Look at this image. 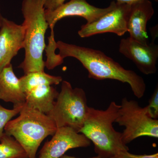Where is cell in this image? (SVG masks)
Wrapping results in <instances>:
<instances>
[{
    "label": "cell",
    "mask_w": 158,
    "mask_h": 158,
    "mask_svg": "<svg viewBox=\"0 0 158 158\" xmlns=\"http://www.w3.org/2000/svg\"><path fill=\"white\" fill-rule=\"evenodd\" d=\"M56 48L62 59L71 57L79 60L88 71L90 78L110 79L127 83L135 96L138 98L144 96L146 89L144 79L134 71L125 69L101 51L62 41L56 42Z\"/></svg>",
    "instance_id": "cell-1"
},
{
    "label": "cell",
    "mask_w": 158,
    "mask_h": 158,
    "mask_svg": "<svg viewBox=\"0 0 158 158\" xmlns=\"http://www.w3.org/2000/svg\"><path fill=\"white\" fill-rule=\"evenodd\" d=\"M46 0H23L21 11L24 20L25 58L18 66L25 74L44 71L45 35L48 24L46 19L44 4Z\"/></svg>",
    "instance_id": "cell-2"
},
{
    "label": "cell",
    "mask_w": 158,
    "mask_h": 158,
    "mask_svg": "<svg viewBox=\"0 0 158 158\" xmlns=\"http://www.w3.org/2000/svg\"><path fill=\"white\" fill-rule=\"evenodd\" d=\"M120 107L115 102H111L106 110L89 107L87 118L79 131L93 142L94 151L102 158H112L120 152L129 150L123 141L122 133L113 127Z\"/></svg>",
    "instance_id": "cell-3"
},
{
    "label": "cell",
    "mask_w": 158,
    "mask_h": 158,
    "mask_svg": "<svg viewBox=\"0 0 158 158\" xmlns=\"http://www.w3.org/2000/svg\"><path fill=\"white\" fill-rule=\"evenodd\" d=\"M57 127L48 115L27 106H23L19 116L8 123L4 132L14 137L25 151L29 158H37L40 144L45 138L53 136Z\"/></svg>",
    "instance_id": "cell-4"
},
{
    "label": "cell",
    "mask_w": 158,
    "mask_h": 158,
    "mask_svg": "<svg viewBox=\"0 0 158 158\" xmlns=\"http://www.w3.org/2000/svg\"><path fill=\"white\" fill-rule=\"evenodd\" d=\"M82 88H73L69 82L62 81L53 108L48 114L57 128H72L79 133L88 116L90 107Z\"/></svg>",
    "instance_id": "cell-5"
},
{
    "label": "cell",
    "mask_w": 158,
    "mask_h": 158,
    "mask_svg": "<svg viewBox=\"0 0 158 158\" xmlns=\"http://www.w3.org/2000/svg\"><path fill=\"white\" fill-rule=\"evenodd\" d=\"M116 123L125 127L122 133L126 145L142 136L158 138V120L151 118L146 108L141 107L136 101L122 99L119 116Z\"/></svg>",
    "instance_id": "cell-6"
},
{
    "label": "cell",
    "mask_w": 158,
    "mask_h": 158,
    "mask_svg": "<svg viewBox=\"0 0 158 158\" xmlns=\"http://www.w3.org/2000/svg\"><path fill=\"white\" fill-rule=\"evenodd\" d=\"M131 4L116 2V6L98 19L85 24L78 32L82 38H86L106 33L122 36L127 32V23Z\"/></svg>",
    "instance_id": "cell-7"
},
{
    "label": "cell",
    "mask_w": 158,
    "mask_h": 158,
    "mask_svg": "<svg viewBox=\"0 0 158 158\" xmlns=\"http://www.w3.org/2000/svg\"><path fill=\"white\" fill-rule=\"evenodd\" d=\"M116 4V2L113 1L107 8H99L90 5L87 0H70L53 11L45 10L46 19L51 29V33H54L55 25L64 18L80 16L85 19L87 23H90L111 11Z\"/></svg>",
    "instance_id": "cell-8"
},
{
    "label": "cell",
    "mask_w": 158,
    "mask_h": 158,
    "mask_svg": "<svg viewBox=\"0 0 158 158\" xmlns=\"http://www.w3.org/2000/svg\"><path fill=\"white\" fill-rule=\"evenodd\" d=\"M52 136L40 150L38 158H60L69 150L88 147L91 144L83 134L69 127L58 128Z\"/></svg>",
    "instance_id": "cell-9"
},
{
    "label": "cell",
    "mask_w": 158,
    "mask_h": 158,
    "mask_svg": "<svg viewBox=\"0 0 158 158\" xmlns=\"http://www.w3.org/2000/svg\"><path fill=\"white\" fill-rule=\"evenodd\" d=\"M118 50L131 60L144 74H153L156 72L158 45L154 42L143 45L129 37L121 40Z\"/></svg>",
    "instance_id": "cell-10"
},
{
    "label": "cell",
    "mask_w": 158,
    "mask_h": 158,
    "mask_svg": "<svg viewBox=\"0 0 158 158\" xmlns=\"http://www.w3.org/2000/svg\"><path fill=\"white\" fill-rule=\"evenodd\" d=\"M24 30L19 25L4 17L0 29V72L11 64L19 51L24 48Z\"/></svg>",
    "instance_id": "cell-11"
},
{
    "label": "cell",
    "mask_w": 158,
    "mask_h": 158,
    "mask_svg": "<svg viewBox=\"0 0 158 158\" xmlns=\"http://www.w3.org/2000/svg\"><path fill=\"white\" fill-rule=\"evenodd\" d=\"M154 14V9L150 0H139L131 4L127 23L130 38L143 45L148 44L147 23Z\"/></svg>",
    "instance_id": "cell-12"
},
{
    "label": "cell",
    "mask_w": 158,
    "mask_h": 158,
    "mask_svg": "<svg viewBox=\"0 0 158 158\" xmlns=\"http://www.w3.org/2000/svg\"><path fill=\"white\" fill-rule=\"evenodd\" d=\"M0 100L12 103L13 108L23 106L26 103L25 94L11 63L0 72Z\"/></svg>",
    "instance_id": "cell-13"
},
{
    "label": "cell",
    "mask_w": 158,
    "mask_h": 158,
    "mask_svg": "<svg viewBox=\"0 0 158 158\" xmlns=\"http://www.w3.org/2000/svg\"><path fill=\"white\" fill-rule=\"evenodd\" d=\"M59 93L56 88L51 85L37 86L25 93V104L48 115L53 108Z\"/></svg>",
    "instance_id": "cell-14"
},
{
    "label": "cell",
    "mask_w": 158,
    "mask_h": 158,
    "mask_svg": "<svg viewBox=\"0 0 158 158\" xmlns=\"http://www.w3.org/2000/svg\"><path fill=\"white\" fill-rule=\"evenodd\" d=\"M25 94L35 87L43 85H58L62 81V77L54 76L44 71H37L26 74L19 78Z\"/></svg>",
    "instance_id": "cell-15"
},
{
    "label": "cell",
    "mask_w": 158,
    "mask_h": 158,
    "mask_svg": "<svg viewBox=\"0 0 158 158\" xmlns=\"http://www.w3.org/2000/svg\"><path fill=\"white\" fill-rule=\"evenodd\" d=\"M27 156L22 146L12 136L4 132L0 138V158Z\"/></svg>",
    "instance_id": "cell-16"
},
{
    "label": "cell",
    "mask_w": 158,
    "mask_h": 158,
    "mask_svg": "<svg viewBox=\"0 0 158 158\" xmlns=\"http://www.w3.org/2000/svg\"><path fill=\"white\" fill-rule=\"evenodd\" d=\"M23 107L13 108L12 110H8L3 107L0 104V138L4 134L6 124L11 118L19 113Z\"/></svg>",
    "instance_id": "cell-17"
},
{
    "label": "cell",
    "mask_w": 158,
    "mask_h": 158,
    "mask_svg": "<svg viewBox=\"0 0 158 158\" xmlns=\"http://www.w3.org/2000/svg\"><path fill=\"white\" fill-rule=\"evenodd\" d=\"M147 113L151 118L157 119L158 117V88L156 87L152 96L150 98L148 105L145 107Z\"/></svg>",
    "instance_id": "cell-18"
},
{
    "label": "cell",
    "mask_w": 158,
    "mask_h": 158,
    "mask_svg": "<svg viewBox=\"0 0 158 158\" xmlns=\"http://www.w3.org/2000/svg\"><path fill=\"white\" fill-rule=\"evenodd\" d=\"M112 158H158V153L152 155H135L129 151H121Z\"/></svg>",
    "instance_id": "cell-19"
},
{
    "label": "cell",
    "mask_w": 158,
    "mask_h": 158,
    "mask_svg": "<svg viewBox=\"0 0 158 158\" xmlns=\"http://www.w3.org/2000/svg\"><path fill=\"white\" fill-rule=\"evenodd\" d=\"M66 0H46L44 4L45 10L53 11L65 3Z\"/></svg>",
    "instance_id": "cell-20"
},
{
    "label": "cell",
    "mask_w": 158,
    "mask_h": 158,
    "mask_svg": "<svg viewBox=\"0 0 158 158\" xmlns=\"http://www.w3.org/2000/svg\"><path fill=\"white\" fill-rule=\"evenodd\" d=\"M151 36L152 37V42H154L155 40L157 37L158 34V25L156 26L155 27H153L151 28Z\"/></svg>",
    "instance_id": "cell-21"
},
{
    "label": "cell",
    "mask_w": 158,
    "mask_h": 158,
    "mask_svg": "<svg viewBox=\"0 0 158 158\" xmlns=\"http://www.w3.org/2000/svg\"><path fill=\"white\" fill-rule=\"evenodd\" d=\"M117 2L119 3H126V4H131L132 3L139 1V0H116ZM155 2H157L158 0H153Z\"/></svg>",
    "instance_id": "cell-22"
},
{
    "label": "cell",
    "mask_w": 158,
    "mask_h": 158,
    "mask_svg": "<svg viewBox=\"0 0 158 158\" xmlns=\"http://www.w3.org/2000/svg\"><path fill=\"white\" fill-rule=\"evenodd\" d=\"M60 158H79L71 156H69L68 155H64L62 156V157H61ZM88 158H102L101 157L99 156H96Z\"/></svg>",
    "instance_id": "cell-23"
},
{
    "label": "cell",
    "mask_w": 158,
    "mask_h": 158,
    "mask_svg": "<svg viewBox=\"0 0 158 158\" xmlns=\"http://www.w3.org/2000/svg\"><path fill=\"white\" fill-rule=\"evenodd\" d=\"M4 17L2 15V12H1V5H0V29L1 28L2 25V23L3 19H4Z\"/></svg>",
    "instance_id": "cell-24"
},
{
    "label": "cell",
    "mask_w": 158,
    "mask_h": 158,
    "mask_svg": "<svg viewBox=\"0 0 158 158\" xmlns=\"http://www.w3.org/2000/svg\"><path fill=\"white\" fill-rule=\"evenodd\" d=\"M19 158H29L28 157V156H25V157H21Z\"/></svg>",
    "instance_id": "cell-25"
}]
</instances>
